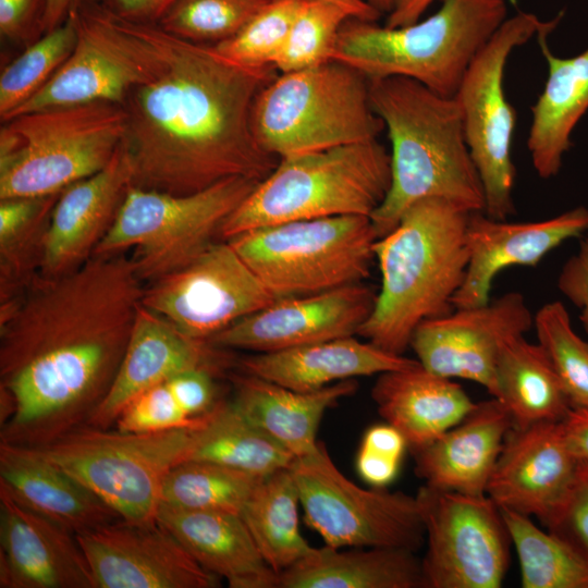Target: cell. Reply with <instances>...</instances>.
<instances>
[{
  "instance_id": "41",
  "label": "cell",
  "mask_w": 588,
  "mask_h": 588,
  "mask_svg": "<svg viewBox=\"0 0 588 588\" xmlns=\"http://www.w3.org/2000/svg\"><path fill=\"white\" fill-rule=\"evenodd\" d=\"M348 19L333 3L303 0L273 66L287 73L332 61L340 29Z\"/></svg>"
},
{
  "instance_id": "18",
  "label": "cell",
  "mask_w": 588,
  "mask_h": 588,
  "mask_svg": "<svg viewBox=\"0 0 588 588\" xmlns=\"http://www.w3.org/2000/svg\"><path fill=\"white\" fill-rule=\"evenodd\" d=\"M96 588H217L204 568L157 520L122 518L77 535Z\"/></svg>"
},
{
  "instance_id": "40",
  "label": "cell",
  "mask_w": 588,
  "mask_h": 588,
  "mask_svg": "<svg viewBox=\"0 0 588 588\" xmlns=\"http://www.w3.org/2000/svg\"><path fill=\"white\" fill-rule=\"evenodd\" d=\"M534 327L572 407L588 408V342L572 328L565 306L544 304L534 316Z\"/></svg>"
},
{
  "instance_id": "9",
  "label": "cell",
  "mask_w": 588,
  "mask_h": 588,
  "mask_svg": "<svg viewBox=\"0 0 588 588\" xmlns=\"http://www.w3.org/2000/svg\"><path fill=\"white\" fill-rule=\"evenodd\" d=\"M260 181L230 177L191 194L131 186L94 256L126 253L144 284L170 274L220 238L221 228Z\"/></svg>"
},
{
  "instance_id": "43",
  "label": "cell",
  "mask_w": 588,
  "mask_h": 588,
  "mask_svg": "<svg viewBox=\"0 0 588 588\" xmlns=\"http://www.w3.org/2000/svg\"><path fill=\"white\" fill-rule=\"evenodd\" d=\"M303 0H269L233 37L216 48L249 66L273 65Z\"/></svg>"
},
{
  "instance_id": "39",
  "label": "cell",
  "mask_w": 588,
  "mask_h": 588,
  "mask_svg": "<svg viewBox=\"0 0 588 588\" xmlns=\"http://www.w3.org/2000/svg\"><path fill=\"white\" fill-rule=\"evenodd\" d=\"M75 9L61 25L45 33L2 71L0 76L2 121L33 97L72 53L77 39Z\"/></svg>"
},
{
  "instance_id": "22",
  "label": "cell",
  "mask_w": 588,
  "mask_h": 588,
  "mask_svg": "<svg viewBox=\"0 0 588 588\" xmlns=\"http://www.w3.org/2000/svg\"><path fill=\"white\" fill-rule=\"evenodd\" d=\"M588 230V208L576 207L535 222H509L470 212L466 230L469 260L454 308L487 304L494 278L512 266H537L565 241Z\"/></svg>"
},
{
  "instance_id": "6",
  "label": "cell",
  "mask_w": 588,
  "mask_h": 588,
  "mask_svg": "<svg viewBox=\"0 0 588 588\" xmlns=\"http://www.w3.org/2000/svg\"><path fill=\"white\" fill-rule=\"evenodd\" d=\"M390 183V152L379 139L281 158L229 216L220 238L298 220L370 218Z\"/></svg>"
},
{
  "instance_id": "12",
  "label": "cell",
  "mask_w": 588,
  "mask_h": 588,
  "mask_svg": "<svg viewBox=\"0 0 588 588\" xmlns=\"http://www.w3.org/2000/svg\"><path fill=\"white\" fill-rule=\"evenodd\" d=\"M563 13L541 21L519 11L507 17L476 54L454 95L470 156L485 195L483 212L495 220L514 213L516 170L512 144L516 112L506 98L504 72L511 53L543 30H554Z\"/></svg>"
},
{
  "instance_id": "16",
  "label": "cell",
  "mask_w": 588,
  "mask_h": 588,
  "mask_svg": "<svg viewBox=\"0 0 588 588\" xmlns=\"http://www.w3.org/2000/svg\"><path fill=\"white\" fill-rule=\"evenodd\" d=\"M278 301L226 240L144 285L142 306L184 335L210 338Z\"/></svg>"
},
{
  "instance_id": "45",
  "label": "cell",
  "mask_w": 588,
  "mask_h": 588,
  "mask_svg": "<svg viewBox=\"0 0 588 588\" xmlns=\"http://www.w3.org/2000/svg\"><path fill=\"white\" fill-rule=\"evenodd\" d=\"M406 448L405 438L393 426L370 427L364 434L356 457L358 475L375 488L388 486L399 473Z\"/></svg>"
},
{
  "instance_id": "31",
  "label": "cell",
  "mask_w": 588,
  "mask_h": 588,
  "mask_svg": "<svg viewBox=\"0 0 588 588\" xmlns=\"http://www.w3.org/2000/svg\"><path fill=\"white\" fill-rule=\"evenodd\" d=\"M238 412L294 457L314 452L324 412L353 394L357 383L342 380L311 392L295 391L242 372L232 377Z\"/></svg>"
},
{
  "instance_id": "55",
  "label": "cell",
  "mask_w": 588,
  "mask_h": 588,
  "mask_svg": "<svg viewBox=\"0 0 588 588\" xmlns=\"http://www.w3.org/2000/svg\"><path fill=\"white\" fill-rule=\"evenodd\" d=\"M380 13H388L390 10V0H367Z\"/></svg>"
},
{
  "instance_id": "48",
  "label": "cell",
  "mask_w": 588,
  "mask_h": 588,
  "mask_svg": "<svg viewBox=\"0 0 588 588\" xmlns=\"http://www.w3.org/2000/svg\"><path fill=\"white\" fill-rule=\"evenodd\" d=\"M558 289L579 308V320L588 334V230L583 234L577 253L563 265Z\"/></svg>"
},
{
  "instance_id": "5",
  "label": "cell",
  "mask_w": 588,
  "mask_h": 588,
  "mask_svg": "<svg viewBox=\"0 0 588 588\" xmlns=\"http://www.w3.org/2000/svg\"><path fill=\"white\" fill-rule=\"evenodd\" d=\"M507 0H441L425 20L400 27L348 19L333 60L369 81L403 76L454 97L469 64L507 19Z\"/></svg>"
},
{
  "instance_id": "15",
  "label": "cell",
  "mask_w": 588,
  "mask_h": 588,
  "mask_svg": "<svg viewBox=\"0 0 588 588\" xmlns=\"http://www.w3.org/2000/svg\"><path fill=\"white\" fill-rule=\"evenodd\" d=\"M75 12L77 39L72 53L7 120L58 106L96 101L123 106L128 94L149 78L154 54L135 21L99 3L82 4Z\"/></svg>"
},
{
  "instance_id": "38",
  "label": "cell",
  "mask_w": 588,
  "mask_h": 588,
  "mask_svg": "<svg viewBox=\"0 0 588 588\" xmlns=\"http://www.w3.org/2000/svg\"><path fill=\"white\" fill-rule=\"evenodd\" d=\"M264 477L205 461H184L167 475L161 503L241 515Z\"/></svg>"
},
{
  "instance_id": "27",
  "label": "cell",
  "mask_w": 588,
  "mask_h": 588,
  "mask_svg": "<svg viewBox=\"0 0 588 588\" xmlns=\"http://www.w3.org/2000/svg\"><path fill=\"white\" fill-rule=\"evenodd\" d=\"M0 487L76 536L120 518L93 491L34 448L0 442Z\"/></svg>"
},
{
  "instance_id": "47",
  "label": "cell",
  "mask_w": 588,
  "mask_h": 588,
  "mask_svg": "<svg viewBox=\"0 0 588 588\" xmlns=\"http://www.w3.org/2000/svg\"><path fill=\"white\" fill-rule=\"evenodd\" d=\"M215 372L208 368H194L166 380L176 401L191 418L207 414L218 402Z\"/></svg>"
},
{
  "instance_id": "51",
  "label": "cell",
  "mask_w": 588,
  "mask_h": 588,
  "mask_svg": "<svg viewBox=\"0 0 588 588\" xmlns=\"http://www.w3.org/2000/svg\"><path fill=\"white\" fill-rule=\"evenodd\" d=\"M562 424L573 453L579 460H588V408L572 407Z\"/></svg>"
},
{
  "instance_id": "50",
  "label": "cell",
  "mask_w": 588,
  "mask_h": 588,
  "mask_svg": "<svg viewBox=\"0 0 588 588\" xmlns=\"http://www.w3.org/2000/svg\"><path fill=\"white\" fill-rule=\"evenodd\" d=\"M177 0H113L111 10L119 16L145 23H157Z\"/></svg>"
},
{
  "instance_id": "34",
  "label": "cell",
  "mask_w": 588,
  "mask_h": 588,
  "mask_svg": "<svg viewBox=\"0 0 588 588\" xmlns=\"http://www.w3.org/2000/svg\"><path fill=\"white\" fill-rule=\"evenodd\" d=\"M295 457L248 421L232 401H218L192 428L186 461H205L266 477Z\"/></svg>"
},
{
  "instance_id": "1",
  "label": "cell",
  "mask_w": 588,
  "mask_h": 588,
  "mask_svg": "<svg viewBox=\"0 0 588 588\" xmlns=\"http://www.w3.org/2000/svg\"><path fill=\"white\" fill-rule=\"evenodd\" d=\"M144 283L126 253L38 274L0 307V442L42 448L86 425L118 372Z\"/></svg>"
},
{
  "instance_id": "14",
  "label": "cell",
  "mask_w": 588,
  "mask_h": 588,
  "mask_svg": "<svg viewBox=\"0 0 588 588\" xmlns=\"http://www.w3.org/2000/svg\"><path fill=\"white\" fill-rule=\"evenodd\" d=\"M416 499L427 540L425 588H499L512 544L501 509L487 494L427 485Z\"/></svg>"
},
{
  "instance_id": "37",
  "label": "cell",
  "mask_w": 588,
  "mask_h": 588,
  "mask_svg": "<svg viewBox=\"0 0 588 588\" xmlns=\"http://www.w3.org/2000/svg\"><path fill=\"white\" fill-rule=\"evenodd\" d=\"M514 544L523 588H588V563L551 531L529 516L501 510Z\"/></svg>"
},
{
  "instance_id": "2",
  "label": "cell",
  "mask_w": 588,
  "mask_h": 588,
  "mask_svg": "<svg viewBox=\"0 0 588 588\" xmlns=\"http://www.w3.org/2000/svg\"><path fill=\"white\" fill-rule=\"evenodd\" d=\"M136 23L154 61L149 78L123 105L132 185L183 195L230 177L264 180L279 159L258 145L252 110L277 69L245 65L215 45Z\"/></svg>"
},
{
  "instance_id": "10",
  "label": "cell",
  "mask_w": 588,
  "mask_h": 588,
  "mask_svg": "<svg viewBox=\"0 0 588 588\" xmlns=\"http://www.w3.org/2000/svg\"><path fill=\"white\" fill-rule=\"evenodd\" d=\"M229 241L278 299L360 283L375 259L369 217L340 216L262 226Z\"/></svg>"
},
{
  "instance_id": "4",
  "label": "cell",
  "mask_w": 588,
  "mask_h": 588,
  "mask_svg": "<svg viewBox=\"0 0 588 588\" xmlns=\"http://www.w3.org/2000/svg\"><path fill=\"white\" fill-rule=\"evenodd\" d=\"M470 211L439 197L413 204L397 225L373 245L381 287L357 334L389 353L403 355L416 328L451 313L463 284L469 253Z\"/></svg>"
},
{
  "instance_id": "46",
  "label": "cell",
  "mask_w": 588,
  "mask_h": 588,
  "mask_svg": "<svg viewBox=\"0 0 588 588\" xmlns=\"http://www.w3.org/2000/svg\"><path fill=\"white\" fill-rule=\"evenodd\" d=\"M544 526L588 563V460H579L568 491Z\"/></svg>"
},
{
  "instance_id": "24",
  "label": "cell",
  "mask_w": 588,
  "mask_h": 588,
  "mask_svg": "<svg viewBox=\"0 0 588 588\" xmlns=\"http://www.w3.org/2000/svg\"><path fill=\"white\" fill-rule=\"evenodd\" d=\"M226 364L220 347L184 335L140 306L118 372L86 425L111 428L122 411L154 385L185 370L208 368L217 372Z\"/></svg>"
},
{
  "instance_id": "21",
  "label": "cell",
  "mask_w": 588,
  "mask_h": 588,
  "mask_svg": "<svg viewBox=\"0 0 588 588\" xmlns=\"http://www.w3.org/2000/svg\"><path fill=\"white\" fill-rule=\"evenodd\" d=\"M0 588H96L77 536L2 487Z\"/></svg>"
},
{
  "instance_id": "7",
  "label": "cell",
  "mask_w": 588,
  "mask_h": 588,
  "mask_svg": "<svg viewBox=\"0 0 588 588\" xmlns=\"http://www.w3.org/2000/svg\"><path fill=\"white\" fill-rule=\"evenodd\" d=\"M127 132L122 105L96 101L44 108L0 130V199L48 196L109 164Z\"/></svg>"
},
{
  "instance_id": "30",
  "label": "cell",
  "mask_w": 588,
  "mask_h": 588,
  "mask_svg": "<svg viewBox=\"0 0 588 588\" xmlns=\"http://www.w3.org/2000/svg\"><path fill=\"white\" fill-rule=\"evenodd\" d=\"M552 32L543 30L536 37L548 75L531 107L527 137L531 164L544 180L560 172L563 157L572 145V133L588 110V47L571 58L558 57L548 45Z\"/></svg>"
},
{
  "instance_id": "52",
  "label": "cell",
  "mask_w": 588,
  "mask_h": 588,
  "mask_svg": "<svg viewBox=\"0 0 588 588\" xmlns=\"http://www.w3.org/2000/svg\"><path fill=\"white\" fill-rule=\"evenodd\" d=\"M434 0H390L385 26L400 27L418 22Z\"/></svg>"
},
{
  "instance_id": "17",
  "label": "cell",
  "mask_w": 588,
  "mask_h": 588,
  "mask_svg": "<svg viewBox=\"0 0 588 588\" xmlns=\"http://www.w3.org/2000/svg\"><path fill=\"white\" fill-rule=\"evenodd\" d=\"M534 327L525 297L509 292L487 304L454 308L448 315L420 323L411 347L427 370L462 378L497 394L495 368L503 344Z\"/></svg>"
},
{
  "instance_id": "8",
  "label": "cell",
  "mask_w": 588,
  "mask_h": 588,
  "mask_svg": "<svg viewBox=\"0 0 588 588\" xmlns=\"http://www.w3.org/2000/svg\"><path fill=\"white\" fill-rule=\"evenodd\" d=\"M252 128L258 145L281 159L379 139L384 125L369 79L332 60L277 75L254 101Z\"/></svg>"
},
{
  "instance_id": "35",
  "label": "cell",
  "mask_w": 588,
  "mask_h": 588,
  "mask_svg": "<svg viewBox=\"0 0 588 588\" xmlns=\"http://www.w3.org/2000/svg\"><path fill=\"white\" fill-rule=\"evenodd\" d=\"M298 504L295 480L283 468L260 480L241 514L264 560L278 574L315 548L301 534Z\"/></svg>"
},
{
  "instance_id": "33",
  "label": "cell",
  "mask_w": 588,
  "mask_h": 588,
  "mask_svg": "<svg viewBox=\"0 0 588 588\" xmlns=\"http://www.w3.org/2000/svg\"><path fill=\"white\" fill-rule=\"evenodd\" d=\"M495 379L494 397L505 406L514 427L562 421L572 408L546 352L524 335L501 347Z\"/></svg>"
},
{
  "instance_id": "44",
  "label": "cell",
  "mask_w": 588,
  "mask_h": 588,
  "mask_svg": "<svg viewBox=\"0 0 588 588\" xmlns=\"http://www.w3.org/2000/svg\"><path fill=\"white\" fill-rule=\"evenodd\" d=\"M203 416H187L163 381L135 397L122 411L114 426L127 432H162L194 428L201 422Z\"/></svg>"
},
{
  "instance_id": "11",
  "label": "cell",
  "mask_w": 588,
  "mask_h": 588,
  "mask_svg": "<svg viewBox=\"0 0 588 588\" xmlns=\"http://www.w3.org/2000/svg\"><path fill=\"white\" fill-rule=\"evenodd\" d=\"M191 442L192 428L140 433L84 425L36 450L120 518L150 523L157 520L163 481L187 460Z\"/></svg>"
},
{
  "instance_id": "23",
  "label": "cell",
  "mask_w": 588,
  "mask_h": 588,
  "mask_svg": "<svg viewBox=\"0 0 588 588\" xmlns=\"http://www.w3.org/2000/svg\"><path fill=\"white\" fill-rule=\"evenodd\" d=\"M132 183L133 164L123 142L107 167L61 192L51 212L39 274H63L89 260Z\"/></svg>"
},
{
  "instance_id": "19",
  "label": "cell",
  "mask_w": 588,
  "mask_h": 588,
  "mask_svg": "<svg viewBox=\"0 0 588 588\" xmlns=\"http://www.w3.org/2000/svg\"><path fill=\"white\" fill-rule=\"evenodd\" d=\"M377 294L360 283L278 299L223 329L208 342L220 348L278 352L353 336L371 314Z\"/></svg>"
},
{
  "instance_id": "3",
  "label": "cell",
  "mask_w": 588,
  "mask_h": 588,
  "mask_svg": "<svg viewBox=\"0 0 588 588\" xmlns=\"http://www.w3.org/2000/svg\"><path fill=\"white\" fill-rule=\"evenodd\" d=\"M369 93L391 146L390 187L370 217L377 238L424 198H444L470 212L483 211V188L456 99L403 76L371 79Z\"/></svg>"
},
{
  "instance_id": "42",
  "label": "cell",
  "mask_w": 588,
  "mask_h": 588,
  "mask_svg": "<svg viewBox=\"0 0 588 588\" xmlns=\"http://www.w3.org/2000/svg\"><path fill=\"white\" fill-rule=\"evenodd\" d=\"M269 0H177L157 22L189 41L217 45L233 37Z\"/></svg>"
},
{
  "instance_id": "36",
  "label": "cell",
  "mask_w": 588,
  "mask_h": 588,
  "mask_svg": "<svg viewBox=\"0 0 588 588\" xmlns=\"http://www.w3.org/2000/svg\"><path fill=\"white\" fill-rule=\"evenodd\" d=\"M61 193L0 199V302L17 299L39 274L51 212Z\"/></svg>"
},
{
  "instance_id": "54",
  "label": "cell",
  "mask_w": 588,
  "mask_h": 588,
  "mask_svg": "<svg viewBox=\"0 0 588 588\" xmlns=\"http://www.w3.org/2000/svg\"><path fill=\"white\" fill-rule=\"evenodd\" d=\"M342 8L351 19L376 22L380 12L367 0H321Z\"/></svg>"
},
{
  "instance_id": "32",
  "label": "cell",
  "mask_w": 588,
  "mask_h": 588,
  "mask_svg": "<svg viewBox=\"0 0 588 588\" xmlns=\"http://www.w3.org/2000/svg\"><path fill=\"white\" fill-rule=\"evenodd\" d=\"M277 588H425V581L413 550L324 546L281 572Z\"/></svg>"
},
{
  "instance_id": "53",
  "label": "cell",
  "mask_w": 588,
  "mask_h": 588,
  "mask_svg": "<svg viewBox=\"0 0 588 588\" xmlns=\"http://www.w3.org/2000/svg\"><path fill=\"white\" fill-rule=\"evenodd\" d=\"M100 0H45L39 20V30L48 33L61 25L72 10Z\"/></svg>"
},
{
  "instance_id": "20",
  "label": "cell",
  "mask_w": 588,
  "mask_h": 588,
  "mask_svg": "<svg viewBox=\"0 0 588 588\" xmlns=\"http://www.w3.org/2000/svg\"><path fill=\"white\" fill-rule=\"evenodd\" d=\"M579 463L562 421L512 427L486 494L501 509L547 524L568 491Z\"/></svg>"
},
{
  "instance_id": "29",
  "label": "cell",
  "mask_w": 588,
  "mask_h": 588,
  "mask_svg": "<svg viewBox=\"0 0 588 588\" xmlns=\"http://www.w3.org/2000/svg\"><path fill=\"white\" fill-rule=\"evenodd\" d=\"M371 397L379 415L402 433L412 453L457 425L476 404L462 385L419 362L380 373Z\"/></svg>"
},
{
  "instance_id": "49",
  "label": "cell",
  "mask_w": 588,
  "mask_h": 588,
  "mask_svg": "<svg viewBox=\"0 0 588 588\" xmlns=\"http://www.w3.org/2000/svg\"><path fill=\"white\" fill-rule=\"evenodd\" d=\"M35 0H0V33L11 40L23 39L35 15Z\"/></svg>"
},
{
  "instance_id": "25",
  "label": "cell",
  "mask_w": 588,
  "mask_h": 588,
  "mask_svg": "<svg viewBox=\"0 0 588 588\" xmlns=\"http://www.w3.org/2000/svg\"><path fill=\"white\" fill-rule=\"evenodd\" d=\"M512 427L501 401L476 403L457 425L413 453L415 473L436 489L485 495Z\"/></svg>"
},
{
  "instance_id": "26",
  "label": "cell",
  "mask_w": 588,
  "mask_h": 588,
  "mask_svg": "<svg viewBox=\"0 0 588 588\" xmlns=\"http://www.w3.org/2000/svg\"><path fill=\"white\" fill-rule=\"evenodd\" d=\"M157 522L231 588H277L279 574L264 560L241 515L161 503Z\"/></svg>"
},
{
  "instance_id": "13",
  "label": "cell",
  "mask_w": 588,
  "mask_h": 588,
  "mask_svg": "<svg viewBox=\"0 0 588 588\" xmlns=\"http://www.w3.org/2000/svg\"><path fill=\"white\" fill-rule=\"evenodd\" d=\"M289 469L305 522L326 546L416 551L422 544L425 528L416 495L356 485L342 474L321 441L310 454L295 457Z\"/></svg>"
},
{
  "instance_id": "28",
  "label": "cell",
  "mask_w": 588,
  "mask_h": 588,
  "mask_svg": "<svg viewBox=\"0 0 588 588\" xmlns=\"http://www.w3.org/2000/svg\"><path fill=\"white\" fill-rule=\"evenodd\" d=\"M417 359L379 348L353 336L299 347L256 353L238 359L242 372L282 387L311 392L342 380L414 366Z\"/></svg>"
}]
</instances>
